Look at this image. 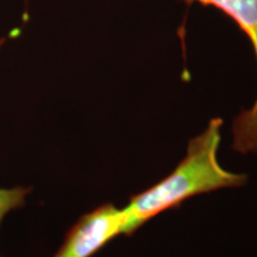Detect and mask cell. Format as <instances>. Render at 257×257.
<instances>
[{
	"instance_id": "277c9868",
	"label": "cell",
	"mask_w": 257,
	"mask_h": 257,
	"mask_svg": "<svg viewBox=\"0 0 257 257\" xmlns=\"http://www.w3.org/2000/svg\"><path fill=\"white\" fill-rule=\"evenodd\" d=\"M29 193L30 188L27 187L0 188V225L9 212L24 206L25 198Z\"/></svg>"
},
{
	"instance_id": "5b68a950",
	"label": "cell",
	"mask_w": 257,
	"mask_h": 257,
	"mask_svg": "<svg viewBox=\"0 0 257 257\" xmlns=\"http://www.w3.org/2000/svg\"><path fill=\"white\" fill-rule=\"evenodd\" d=\"M5 42H6V38H4V37L0 38V50H2V48L5 44Z\"/></svg>"
},
{
	"instance_id": "6da1fadb",
	"label": "cell",
	"mask_w": 257,
	"mask_h": 257,
	"mask_svg": "<svg viewBox=\"0 0 257 257\" xmlns=\"http://www.w3.org/2000/svg\"><path fill=\"white\" fill-rule=\"evenodd\" d=\"M221 125V118L211 119L204 133L191 138L186 156L169 175L130 198L124 207V234L131 236L160 213L179 207L195 195L246 184L245 174L229 172L218 162Z\"/></svg>"
},
{
	"instance_id": "3957f363",
	"label": "cell",
	"mask_w": 257,
	"mask_h": 257,
	"mask_svg": "<svg viewBox=\"0 0 257 257\" xmlns=\"http://www.w3.org/2000/svg\"><path fill=\"white\" fill-rule=\"evenodd\" d=\"M187 4L212 6L227 15L251 42L257 60V0H179ZM233 144L236 152L257 154V99L249 110L234 118Z\"/></svg>"
},
{
	"instance_id": "7a4b0ae2",
	"label": "cell",
	"mask_w": 257,
	"mask_h": 257,
	"mask_svg": "<svg viewBox=\"0 0 257 257\" xmlns=\"http://www.w3.org/2000/svg\"><path fill=\"white\" fill-rule=\"evenodd\" d=\"M125 211L113 204L83 214L67 232L54 257H92L115 237L124 234Z\"/></svg>"
}]
</instances>
